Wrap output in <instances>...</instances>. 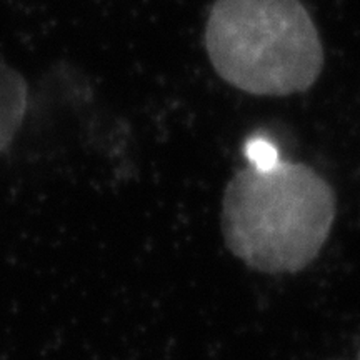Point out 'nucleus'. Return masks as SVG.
Listing matches in <instances>:
<instances>
[{
	"mask_svg": "<svg viewBox=\"0 0 360 360\" xmlns=\"http://www.w3.org/2000/svg\"><path fill=\"white\" fill-rule=\"evenodd\" d=\"M29 105V84L15 67L0 60V155L20 132Z\"/></svg>",
	"mask_w": 360,
	"mask_h": 360,
	"instance_id": "3",
	"label": "nucleus"
},
{
	"mask_svg": "<svg viewBox=\"0 0 360 360\" xmlns=\"http://www.w3.org/2000/svg\"><path fill=\"white\" fill-rule=\"evenodd\" d=\"M204 44L215 74L257 97L307 92L326 64L317 25L300 0H215Z\"/></svg>",
	"mask_w": 360,
	"mask_h": 360,
	"instance_id": "2",
	"label": "nucleus"
},
{
	"mask_svg": "<svg viewBox=\"0 0 360 360\" xmlns=\"http://www.w3.org/2000/svg\"><path fill=\"white\" fill-rule=\"evenodd\" d=\"M244 152L247 159L250 160V167L259 170L272 169L276 167L278 162H282L276 146L260 137L250 139V141L245 143Z\"/></svg>",
	"mask_w": 360,
	"mask_h": 360,
	"instance_id": "4",
	"label": "nucleus"
},
{
	"mask_svg": "<svg viewBox=\"0 0 360 360\" xmlns=\"http://www.w3.org/2000/svg\"><path fill=\"white\" fill-rule=\"evenodd\" d=\"M335 220V193L317 170L278 162L245 169L225 187V244L249 267L292 274L310 265Z\"/></svg>",
	"mask_w": 360,
	"mask_h": 360,
	"instance_id": "1",
	"label": "nucleus"
}]
</instances>
